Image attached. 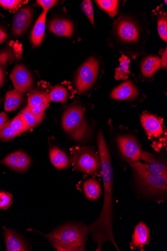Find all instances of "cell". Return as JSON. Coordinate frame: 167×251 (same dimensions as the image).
Wrapping results in <instances>:
<instances>
[{"mask_svg":"<svg viewBox=\"0 0 167 251\" xmlns=\"http://www.w3.org/2000/svg\"><path fill=\"white\" fill-rule=\"evenodd\" d=\"M97 141L104 186V200L99 217L88 226L89 230L93 241L97 244L96 251H101L103 245L108 242L111 243L119 251L113 232V169L110 153L102 131L98 132Z\"/></svg>","mask_w":167,"mask_h":251,"instance_id":"cell-1","label":"cell"},{"mask_svg":"<svg viewBox=\"0 0 167 251\" xmlns=\"http://www.w3.org/2000/svg\"><path fill=\"white\" fill-rule=\"evenodd\" d=\"M145 19L132 15L120 16L114 23L111 33L113 47L127 53L133 59L141 54L144 49L148 34Z\"/></svg>","mask_w":167,"mask_h":251,"instance_id":"cell-2","label":"cell"},{"mask_svg":"<svg viewBox=\"0 0 167 251\" xmlns=\"http://www.w3.org/2000/svg\"><path fill=\"white\" fill-rule=\"evenodd\" d=\"M89 232L88 226L68 224L44 236L50 240L57 251H85Z\"/></svg>","mask_w":167,"mask_h":251,"instance_id":"cell-3","label":"cell"},{"mask_svg":"<svg viewBox=\"0 0 167 251\" xmlns=\"http://www.w3.org/2000/svg\"><path fill=\"white\" fill-rule=\"evenodd\" d=\"M137 184L145 193L154 196L166 194L167 190V176L149 172L139 161L130 164Z\"/></svg>","mask_w":167,"mask_h":251,"instance_id":"cell-4","label":"cell"},{"mask_svg":"<svg viewBox=\"0 0 167 251\" xmlns=\"http://www.w3.org/2000/svg\"><path fill=\"white\" fill-rule=\"evenodd\" d=\"M62 126L72 139L76 141L83 139L89 130L85 119V109L78 104L70 106L63 113Z\"/></svg>","mask_w":167,"mask_h":251,"instance_id":"cell-5","label":"cell"},{"mask_svg":"<svg viewBox=\"0 0 167 251\" xmlns=\"http://www.w3.org/2000/svg\"><path fill=\"white\" fill-rule=\"evenodd\" d=\"M73 156L74 169L89 175L100 176L101 175L99 156L91 147H75L71 149Z\"/></svg>","mask_w":167,"mask_h":251,"instance_id":"cell-6","label":"cell"},{"mask_svg":"<svg viewBox=\"0 0 167 251\" xmlns=\"http://www.w3.org/2000/svg\"><path fill=\"white\" fill-rule=\"evenodd\" d=\"M100 70V62L94 57H90L81 66L77 73L75 82L79 94H86L96 83Z\"/></svg>","mask_w":167,"mask_h":251,"instance_id":"cell-7","label":"cell"},{"mask_svg":"<svg viewBox=\"0 0 167 251\" xmlns=\"http://www.w3.org/2000/svg\"><path fill=\"white\" fill-rule=\"evenodd\" d=\"M117 144L121 154L129 164L141 160L144 151L135 136L131 134L119 135Z\"/></svg>","mask_w":167,"mask_h":251,"instance_id":"cell-8","label":"cell"},{"mask_svg":"<svg viewBox=\"0 0 167 251\" xmlns=\"http://www.w3.org/2000/svg\"><path fill=\"white\" fill-rule=\"evenodd\" d=\"M23 53L22 45L18 42L11 41L5 48L0 50V87L5 82V71L11 63L20 61Z\"/></svg>","mask_w":167,"mask_h":251,"instance_id":"cell-9","label":"cell"},{"mask_svg":"<svg viewBox=\"0 0 167 251\" xmlns=\"http://www.w3.org/2000/svg\"><path fill=\"white\" fill-rule=\"evenodd\" d=\"M10 77L15 89L23 94L31 90L34 85L33 76L24 65L22 64L16 65Z\"/></svg>","mask_w":167,"mask_h":251,"instance_id":"cell-10","label":"cell"},{"mask_svg":"<svg viewBox=\"0 0 167 251\" xmlns=\"http://www.w3.org/2000/svg\"><path fill=\"white\" fill-rule=\"evenodd\" d=\"M141 123L148 138L155 140L164 135L163 120L149 112H143L140 117Z\"/></svg>","mask_w":167,"mask_h":251,"instance_id":"cell-11","label":"cell"},{"mask_svg":"<svg viewBox=\"0 0 167 251\" xmlns=\"http://www.w3.org/2000/svg\"><path fill=\"white\" fill-rule=\"evenodd\" d=\"M33 9L31 6L23 7L15 14L12 26L14 35L21 36L29 28L33 18Z\"/></svg>","mask_w":167,"mask_h":251,"instance_id":"cell-12","label":"cell"},{"mask_svg":"<svg viewBox=\"0 0 167 251\" xmlns=\"http://www.w3.org/2000/svg\"><path fill=\"white\" fill-rule=\"evenodd\" d=\"M1 163L15 171L24 172L29 168L32 162L25 152L17 151L7 155Z\"/></svg>","mask_w":167,"mask_h":251,"instance_id":"cell-13","label":"cell"},{"mask_svg":"<svg viewBox=\"0 0 167 251\" xmlns=\"http://www.w3.org/2000/svg\"><path fill=\"white\" fill-rule=\"evenodd\" d=\"M139 95L136 85L131 81L128 80L115 87L110 94L111 99L116 100H135Z\"/></svg>","mask_w":167,"mask_h":251,"instance_id":"cell-14","label":"cell"},{"mask_svg":"<svg viewBox=\"0 0 167 251\" xmlns=\"http://www.w3.org/2000/svg\"><path fill=\"white\" fill-rule=\"evenodd\" d=\"M145 168L150 172L156 174L167 176V168L166 164L156 158L151 153L143 151L141 159Z\"/></svg>","mask_w":167,"mask_h":251,"instance_id":"cell-15","label":"cell"},{"mask_svg":"<svg viewBox=\"0 0 167 251\" xmlns=\"http://www.w3.org/2000/svg\"><path fill=\"white\" fill-rule=\"evenodd\" d=\"M49 29L58 36L71 37L73 33L74 26L68 19L56 18L50 22Z\"/></svg>","mask_w":167,"mask_h":251,"instance_id":"cell-16","label":"cell"},{"mask_svg":"<svg viewBox=\"0 0 167 251\" xmlns=\"http://www.w3.org/2000/svg\"><path fill=\"white\" fill-rule=\"evenodd\" d=\"M150 238V231L147 226L144 223H139L135 227L131 244V249L143 250L148 244Z\"/></svg>","mask_w":167,"mask_h":251,"instance_id":"cell-17","label":"cell"},{"mask_svg":"<svg viewBox=\"0 0 167 251\" xmlns=\"http://www.w3.org/2000/svg\"><path fill=\"white\" fill-rule=\"evenodd\" d=\"M47 12L43 11L39 15L33 27L31 33V41L33 47H39L42 43L45 32L46 21Z\"/></svg>","mask_w":167,"mask_h":251,"instance_id":"cell-18","label":"cell"},{"mask_svg":"<svg viewBox=\"0 0 167 251\" xmlns=\"http://www.w3.org/2000/svg\"><path fill=\"white\" fill-rule=\"evenodd\" d=\"M5 239L8 251H28L24 242L12 230L3 227Z\"/></svg>","mask_w":167,"mask_h":251,"instance_id":"cell-19","label":"cell"},{"mask_svg":"<svg viewBox=\"0 0 167 251\" xmlns=\"http://www.w3.org/2000/svg\"><path fill=\"white\" fill-rule=\"evenodd\" d=\"M161 68V58L157 56H149L142 61L141 72L145 77L151 78Z\"/></svg>","mask_w":167,"mask_h":251,"instance_id":"cell-20","label":"cell"},{"mask_svg":"<svg viewBox=\"0 0 167 251\" xmlns=\"http://www.w3.org/2000/svg\"><path fill=\"white\" fill-rule=\"evenodd\" d=\"M51 101L49 94L43 90L35 89L28 96L27 106L29 108L44 106L47 108Z\"/></svg>","mask_w":167,"mask_h":251,"instance_id":"cell-21","label":"cell"},{"mask_svg":"<svg viewBox=\"0 0 167 251\" xmlns=\"http://www.w3.org/2000/svg\"><path fill=\"white\" fill-rule=\"evenodd\" d=\"M49 156L52 165L56 168L63 170L69 167L70 161L68 156L58 147H52L50 151Z\"/></svg>","mask_w":167,"mask_h":251,"instance_id":"cell-22","label":"cell"},{"mask_svg":"<svg viewBox=\"0 0 167 251\" xmlns=\"http://www.w3.org/2000/svg\"><path fill=\"white\" fill-rule=\"evenodd\" d=\"M83 190L86 198L91 201L97 200L102 194L99 182L94 178H89L85 181Z\"/></svg>","mask_w":167,"mask_h":251,"instance_id":"cell-23","label":"cell"},{"mask_svg":"<svg viewBox=\"0 0 167 251\" xmlns=\"http://www.w3.org/2000/svg\"><path fill=\"white\" fill-rule=\"evenodd\" d=\"M24 100V95L16 89L9 91L7 93L4 107L6 111H13L19 108Z\"/></svg>","mask_w":167,"mask_h":251,"instance_id":"cell-24","label":"cell"},{"mask_svg":"<svg viewBox=\"0 0 167 251\" xmlns=\"http://www.w3.org/2000/svg\"><path fill=\"white\" fill-rule=\"evenodd\" d=\"M120 64L115 70V79L126 80L130 74L129 70L130 59L126 55H122L120 58Z\"/></svg>","mask_w":167,"mask_h":251,"instance_id":"cell-25","label":"cell"},{"mask_svg":"<svg viewBox=\"0 0 167 251\" xmlns=\"http://www.w3.org/2000/svg\"><path fill=\"white\" fill-rule=\"evenodd\" d=\"M49 97L51 101L65 103L69 98L68 90L62 85L55 86L51 90Z\"/></svg>","mask_w":167,"mask_h":251,"instance_id":"cell-26","label":"cell"},{"mask_svg":"<svg viewBox=\"0 0 167 251\" xmlns=\"http://www.w3.org/2000/svg\"><path fill=\"white\" fill-rule=\"evenodd\" d=\"M98 5L112 18L118 13L119 1L116 0H99L95 1Z\"/></svg>","mask_w":167,"mask_h":251,"instance_id":"cell-27","label":"cell"},{"mask_svg":"<svg viewBox=\"0 0 167 251\" xmlns=\"http://www.w3.org/2000/svg\"><path fill=\"white\" fill-rule=\"evenodd\" d=\"M20 113L30 128L39 126L44 118V116L39 117L35 115L28 106L23 109Z\"/></svg>","mask_w":167,"mask_h":251,"instance_id":"cell-28","label":"cell"},{"mask_svg":"<svg viewBox=\"0 0 167 251\" xmlns=\"http://www.w3.org/2000/svg\"><path fill=\"white\" fill-rule=\"evenodd\" d=\"M9 124L11 128L18 134L24 132L30 129L21 113Z\"/></svg>","mask_w":167,"mask_h":251,"instance_id":"cell-29","label":"cell"},{"mask_svg":"<svg viewBox=\"0 0 167 251\" xmlns=\"http://www.w3.org/2000/svg\"><path fill=\"white\" fill-rule=\"evenodd\" d=\"M28 2L23 0H0V6L11 13H14L22 5L27 3Z\"/></svg>","mask_w":167,"mask_h":251,"instance_id":"cell-30","label":"cell"},{"mask_svg":"<svg viewBox=\"0 0 167 251\" xmlns=\"http://www.w3.org/2000/svg\"><path fill=\"white\" fill-rule=\"evenodd\" d=\"M18 134L10 126L9 122H7L2 128H0V140L3 141H9L14 139Z\"/></svg>","mask_w":167,"mask_h":251,"instance_id":"cell-31","label":"cell"},{"mask_svg":"<svg viewBox=\"0 0 167 251\" xmlns=\"http://www.w3.org/2000/svg\"><path fill=\"white\" fill-rule=\"evenodd\" d=\"M158 31L160 37L167 41V18L166 13L161 14L158 20Z\"/></svg>","mask_w":167,"mask_h":251,"instance_id":"cell-32","label":"cell"},{"mask_svg":"<svg viewBox=\"0 0 167 251\" xmlns=\"http://www.w3.org/2000/svg\"><path fill=\"white\" fill-rule=\"evenodd\" d=\"M81 8L90 21L91 24L95 27L94 10L92 2L90 0H85L81 4Z\"/></svg>","mask_w":167,"mask_h":251,"instance_id":"cell-33","label":"cell"},{"mask_svg":"<svg viewBox=\"0 0 167 251\" xmlns=\"http://www.w3.org/2000/svg\"><path fill=\"white\" fill-rule=\"evenodd\" d=\"M11 194L4 192H0V209L7 210L12 203Z\"/></svg>","mask_w":167,"mask_h":251,"instance_id":"cell-34","label":"cell"},{"mask_svg":"<svg viewBox=\"0 0 167 251\" xmlns=\"http://www.w3.org/2000/svg\"><path fill=\"white\" fill-rule=\"evenodd\" d=\"M58 2V1H55V0H37V4L42 7L43 11L46 12L55 7Z\"/></svg>","mask_w":167,"mask_h":251,"instance_id":"cell-35","label":"cell"},{"mask_svg":"<svg viewBox=\"0 0 167 251\" xmlns=\"http://www.w3.org/2000/svg\"><path fill=\"white\" fill-rule=\"evenodd\" d=\"M162 58L161 59V68H166L167 66V48L164 49L163 52H161Z\"/></svg>","mask_w":167,"mask_h":251,"instance_id":"cell-36","label":"cell"},{"mask_svg":"<svg viewBox=\"0 0 167 251\" xmlns=\"http://www.w3.org/2000/svg\"><path fill=\"white\" fill-rule=\"evenodd\" d=\"M8 35L3 28L0 26V44L3 43L7 41Z\"/></svg>","mask_w":167,"mask_h":251,"instance_id":"cell-37","label":"cell"},{"mask_svg":"<svg viewBox=\"0 0 167 251\" xmlns=\"http://www.w3.org/2000/svg\"><path fill=\"white\" fill-rule=\"evenodd\" d=\"M9 119L4 112L0 113V128H2L7 122H8Z\"/></svg>","mask_w":167,"mask_h":251,"instance_id":"cell-38","label":"cell"},{"mask_svg":"<svg viewBox=\"0 0 167 251\" xmlns=\"http://www.w3.org/2000/svg\"></svg>","mask_w":167,"mask_h":251,"instance_id":"cell-39","label":"cell"}]
</instances>
